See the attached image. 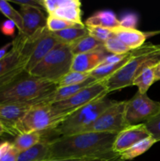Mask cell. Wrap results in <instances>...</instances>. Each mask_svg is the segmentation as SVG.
<instances>
[{"instance_id": "obj_12", "label": "cell", "mask_w": 160, "mask_h": 161, "mask_svg": "<svg viewBox=\"0 0 160 161\" xmlns=\"http://www.w3.org/2000/svg\"><path fill=\"white\" fill-rule=\"evenodd\" d=\"M150 136L144 124L128 126L116 135L112 146L113 153L117 155Z\"/></svg>"}, {"instance_id": "obj_9", "label": "cell", "mask_w": 160, "mask_h": 161, "mask_svg": "<svg viewBox=\"0 0 160 161\" xmlns=\"http://www.w3.org/2000/svg\"><path fill=\"white\" fill-rule=\"evenodd\" d=\"M160 113V102L151 99L147 94L137 91L126 101L125 121L128 126L144 124Z\"/></svg>"}, {"instance_id": "obj_1", "label": "cell", "mask_w": 160, "mask_h": 161, "mask_svg": "<svg viewBox=\"0 0 160 161\" xmlns=\"http://www.w3.org/2000/svg\"><path fill=\"white\" fill-rule=\"evenodd\" d=\"M116 135L83 132L49 142L50 159H104L119 161L112 151Z\"/></svg>"}, {"instance_id": "obj_38", "label": "cell", "mask_w": 160, "mask_h": 161, "mask_svg": "<svg viewBox=\"0 0 160 161\" xmlns=\"http://www.w3.org/2000/svg\"><path fill=\"white\" fill-rule=\"evenodd\" d=\"M12 46V42H8V43L5 44L3 47H2L1 48H0V60L3 59V58L7 54V53L9 51V49H11Z\"/></svg>"}, {"instance_id": "obj_40", "label": "cell", "mask_w": 160, "mask_h": 161, "mask_svg": "<svg viewBox=\"0 0 160 161\" xmlns=\"http://www.w3.org/2000/svg\"><path fill=\"white\" fill-rule=\"evenodd\" d=\"M155 82L160 80V62L155 67Z\"/></svg>"}, {"instance_id": "obj_34", "label": "cell", "mask_w": 160, "mask_h": 161, "mask_svg": "<svg viewBox=\"0 0 160 161\" xmlns=\"http://www.w3.org/2000/svg\"><path fill=\"white\" fill-rule=\"evenodd\" d=\"M138 18L137 16L134 14H129L124 16L119 20V26L125 28H130V29H136L137 25Z\"/></svg>"}, {"instance_id": "obj_8", "label": "cell", "mask_w": 160, "mask_h": 161, "mask_svg": "<svg viewBox=\"0 0 160 161\" xmlns=\"http://www.w3.org/2000/svg\"><path fill=\"white\" fill-rule=\"evenodd\" d=\"M126 101L115 102L107 108L84 132L115 134L128 127L125 121Z\"/></svg>"}, {"instance_id": "obj_2", "label": "cell", "mask_w": 160, "mask_h": 161, "mask_svg": "<svg viewBox=\"0 0 160 161\" xmlns=\"http://www.w3.org/2000/svg\"><path fill=\"white\" fill-rule=\"evenodd\" d=\"M23 64L0 77V104L37 105L58 87L56 83L33 76Z\"/></svg>"}, {"instance_id": "obj_18", "label": "cell", "mask_w": 160, "mask_h": 161, "mask_svg": "<svg viewBox=\"0 0 160 161\" xmlns=\"http://www.w3.org/2000/svg\"><path fill=\"white\" fill-rule=\"evenodd\" d=\"M96 80L93 77H89L86 81L83 82V83H79V84L75 85H71V86H61V87H57L51 94L47 96L42 101L41 103L43 104H53L56 103V102H61V101L66 100V99L69 98V97H72L84 89L86 86H89V85L93 84L95 83Z\"/></svg>"}, {"instance_id": "obj_21", "label": "cell", "mask_w": 160, "mask_h": 161, "mask_svg": "<svg viewBox=\"0 0 160 161\" xmlns=\"http://www.w3.org/2000/svg\"><path fill=\"white\" fill-rule=\"evenodd\" d=\"M135 54V50H131L126 54L125 58L120 62H118L116 64H100V66L89 72V75L95 79L97 81H101V80H106L111 75H114L116 72L119 70L121 68L123 67L130 59Z\"/></svg>"}, {"instance_id": "obj_16", "label": "cell", "mask_w": 160, "mask_h": 161, "mask_svg": "<svg viewBox=\"0 0 160 161\" xmlns=\"http://www.w3.org/2000/svg\"><path fill=\"white\" fill-rule=\"evenodd\" d=\"M108 54V52L102 49L74 56L71 71L89 74L101 64Z\"/></svg>"}, {"instance_id": "obj_7", "label": "cell", "mask_w": 160, "mask_h": 161, "mask_svg": "<svg viewBox=\"0 0 160 161\" xmlns=\"http://www.w3.org/2000/svg\"><path fill=\"white\" fill-rule=\"evenodd\" d=\"M108 93L104 80L96 81L72 97L50 105L57 114L67 117L78 108L104 98Z\"/></svg>"}, {"instance_id": "obj_6", "label": "cell", "mask_w": 160, "mask_h": 161, "mask_svg": "<svg viewBox=\"0 0 160 161\" xmlns=\"http://www.w3.org/2000/svg\"><path fill=\"white\" fill-rule=\"evenodd\" d=\"M65 118L57 114L50 104H37L27 112L17 126L16 136L25 132L51 131Z\"/></svg>"}, {"instance_id": "obj_15", "label": "cell", "mask_w": 160, "mask_h": 161, "mask_svg": "<svg viewBox=\"0 0 160 161\" xmlns=\"http://www.w3.org/2000/svg\"><path fill=\"white\" fill-rule=\"evenodd\" d=\"M20 14L23 19V31L20 34L31 37L46 27V17L42 9L31 6H20Z\"/></svg>"}, {"instance_id": "obj_13", "label": "cell", "mask_w": 160, "mask_h": 161, "mask_svg": "<svg viewBox=\"0 0 160 161\" xmlns=\"http://www.w3.org/2000/svg\"><path fill=\"white\" fill-rule=\"evenodd\" d=\"M25 41L26 37L20 33L12 41L13 46L9 51L0 60V77L19 66L27 64L29 58L23 52Z\"/></svg>"}, {"instance_id": "obj_37", "label": "cell", "mask_w": 160, "mask_h": 161, "mask_svg": "<svg viewBox=\"0 0 160 161\" xmlns=\"http://www.w3.org/2000/svg\"><path fill=\"white\" fill-rule=\"evenodd\" d=\"M127 53L125 54H122V55H118V54H108L106 56V58L104 59L103 62L101 63V64H116L118 62H120L122 61L124 58H125Z\"/></svg>"}, {"instance_id": "obj_25", "label": "cell", "mask_w": 160, "mask_h": 161, "mask_svg": "<svg viewBox=\"0 0 160 161\" xmlns=\"http://www.w3.org/2000/svg\"><path fill=\"white\" fill-rule=\"evenodd\" d=\"M52 34L61 43L70 45L72 42L88 35V31L84 25V26L73 27L62 31L52 32Z\"/></svg>"}, {"instance_id": "obj_42", "label": "cell", "mask_w": 160, "mask_h": 161, "mask_svg": "<svg viewBox=\"0 0 160 161\" xmlns=\"http://www.w3.org/2000/svg\"><path fill=\"white\" fill-rule=\"evenodd\" d=\"M87 161H111V160H104V159H95V160H89Z\"/></svg>"}, {"instance_id": "obj_32", "label": "cell", "mask_w": 160, "mask_h": 161, "mask_svg": "<svg viewBox=\"0 0 160 161\" xmlns=\"http://www.w3.org/2000/svg\"><path fill=\"white\" fill-rule=\"evenodd\" d=\"M88 35L101 42H104L108 39L113 36L111 30L98 26H86Z\"/></svg>"}, {"instance_id": "obj_41", "label": "cell", "mask_w": 160, "mask_h": 161, "mask_svg": "<svg viewBox=\"0 0 160 161\" xmlns=\"http://www.w3.org/2000/svg\"><path fill=\"white\" fill-rule=\"evenodd\" d=\"M5 133H6V129H5V127H3V124L0 123V136H2L3 135H4Z\"/></svg>"}, {"instance_id": "obj_10", "label": "cell", "mask_w": 160, "mask_h": 161, "mask_svg": "<svg viewBox=\"0 0 160 161\" xmlns=\"http://www.w3.org/2000/svg\"><path fill=\"white\" fill-rule=\"evenodd\" d=\"M48 15H53L72 23L84 25L82 20L81 2L78 0H40Z\"/></svg>"}, {"instance_id": "obj_14", "label": "cell", "mask_w": 160, "mask_h": 161, "mask_svg": "<svg viewBox=\"0 0 160 161\" xmlns=\"http://www.w3.org/2000/svg\"><path fill=\"white\" fill-rule=\"evenodd\" d=\"M35 105L31 104H0V123L7 134L16 136V128L27 112Z\"/></svg>"}, {"instance_id": "obj_17", "label": "cell", "mask_w": 160, "mask_h": 161, "mask_svg": "<svg viewBox=\"0 0 160 161\" xmlns=\"http://www.w3.org/2000/svg\"><path fill=\"white\" fill-rule=\"evenodd\" d=\"M111 31L119 40L122 41L131 50L142 47L147 37V33L137 30L136 28L130 29L119 26Z\"/></svg>"}, {"instance_id": "obj_11", "label": "cell", "mask_w": 160, "mask_h": 161, "mask_svg": "<svg viewBox=\"0 0 160 161\" xmlns=\"http://www.w3.org/2000/svg\"><path fill=\"white\" fill-rule=\"evenodd\" d=\"M61 42L53 36L45 27L36 34L32 45L31 54L26 64L25 69L29 72L35 67L53 48Z\"/></svg>"}, {"instance_id": "obj_22", "label": "cell", "mask_w": 160, "mask_h": 161, "mask_svg": "<svg viewBox=\"0 0 160 161\" xmlns=\"http://www.w3.org/2000/svg\"><path fill=\"white\" fill-rule=\"evenodd\" d=\"M69 46L73 56L104 49L103 42L97 40L89 35H86V36L72 42Z\"/></svg>"}, {"instance_id": "obj_26", "label": "cell", "mask_w": 160, "mask_h": 161, "mask_svg": "<svg viewBox=\"0 0 160 161\" xmlns=\"http://www.w3.org/2000/svg\"><path fill=\"white\" fill-rule=\"evenodd\" d=\"M155 67L144 69L133 80V86H137V91L141 94H147L149 88L155 82Z\"/></svg>"}, {"instance_id": "obj_27", "label": "cell", "mask_w": 160, "mask_h": 161, "mask_svg": "<svg viewBox=\"0 0 160 161\" xmlns=\"http://www.w3.org/2000/svg\"><path fill=\"white\" fill-rule=\"evenodd\" d=\"M0 12L8 18V20H12L16 25L18 29V33H22L23 31V19L20 12L16 10L9 2L5 0H0Z\"/></svg>"}, {"instance_id": "obj_24", "label": "cell", "mask_w": 160, "mask_h": 161, "mask_svg": "<svg viewBox=\"0 0 160 161\" xmlns=\"http://www.w3.org/2000/svg\"><path fill=\"white\" fill-rule=\"evenodd\" d=\"M44 132H25L15 136L13 144L19 152H23L42 141Z\"/></svg>"}, {"instance_id": "obj_39", "label": "cell", "mask_w": 160, "mask_h": 161, "mask_svg": "<svg viewBox=\"0 0 160 161\" xmlns=\"http://www.w3.org/2000/svg\"><path fill=\"white\" fill-rule=\"evenodd\" d=\"M89 160L92 159H49L44 161H87Z\"/></svg>"}, {"instance_id": "obj_29", "label": "cell", "mask_w": 160, "mask_h": 161, "mask_svg": "<svg viewBox=\"0 0 160 161\" xmlns=\"http://www.w3.org/2000/svg\"><path fill=\"white\" fill-rule=\"evenodd\" d=\"M104 48L110 54L122 55L131 51L127 46L119 40L114 34L104 42Z\"/></svg>"}, {"instance_id": "obj_23", "label": "cell", "mask_w": 160, "mask_h": 161, "mask_svg": "<svg viewBox=\"0 0 160 161\" xmlns=\"http://www.w3.org/2000/svg\"><path fill=\"white\" fill-rule=\"evenodd\" d=\"M156 140L152 136L136 143L132 146L129 149H125L123 152L117 154L118 160L119 161H125L131 160L139 156L142 155L143 153L147 152L155 143H156Z\"/></svg>"}, {"instance_id": "obj_36", "label": "cell", "mask_w": 160, "mask_h": 161, "mask_svg": "<svg viewBox=\"0 0 160 161\" xmlns=\"http://www.w3.org/2000/svg\"><path fill=\"white\" fill-rule=\"evenodd\" d=\"M12 3L19 5L20 6H31V7L38 8V9H43L42 5H41L40 0H12Z\"/></svg>"}, {"instance_id": "obj_3", "label": "cell", "mask_w": 160, "mask_h": 161, "mask_svg": "<svg viewBox=\"0 0 160 161\" xmlns=\"http://www.w3.org/2000/svg\"><path fill=\"white\" fill-rule=\"evenodd\" d=\"M160 62V45L144 43L135 50L133 58L114 75L104 80L108 92L133 86L136 76L148 67H155Z\"/></svg>"}, {"instance_id": "obj_20", "label": "cell", "mask_w": 160, "mask_h": 161, "mask_svg": "<svg viewBox=\"0 0 160 161\" xmlns=\"http://www.w3.org/2000/svg\"><path fill=\"white\" fill-rule=\"evenodd\" d=\"M45 139L19 153L17 161H44L50 159V145Z\"/></svg>"}, {"instance_id": "obj_28", "label": "cell", "mask_w": 160, "mask_h": 161, "mask_svg": "<svg viewBox=\"0 0 160 161\" xmlns=\"http://www.w3.org/2000/svg\"><path fill=\"white\" fill-rule=\"evenodd\" d=\"M90 77L89 73H83V72L70 71L66 75L61 77L56 83L58 87L61 86H71V85L79 84L86 81Z\"/></svg>"}, {"instance_id": "obj_5", "label": "cell", "mask_w": 160, "mask_h": 161, "mask_svg": "<svg viewBox=\"0 0 160 161\" xmlns=\"http://www.w3.org/2000/svg\"><path fill=\"white\" fill-rule=\"evenodd\" d=\"M73 57L70 46L59 43L29 73L33 76L56 83L71 71Z\"/></svg>"}, {"instance_id": "obj_35", "label": "cell", "mask_w": 160, "mask_h": 161, "mask_svg": "<svg viewBox=\"0 0 160 161\" xmlns=\"http://www.w3.org/2000/svg\"><path fill=\"white\" fill-rule=\"evenodd\" d=\"M16 25L10 20H4L0 25V31L3 35L7 36H13L15 33Z\"/></svg>"}, {"instance_id": "obj_4", "label": "cell", "mask_w": 160, "mask_h": 161, "mask_svg": "<svg viewBox=\"0 0 160 161\" xmlns=\"http://www.w3.org/2000/svg\"><path fill=\"white\" fill-rule=\"evenodd\" d=\"M114 102L105 97L82 107L67 116L51 132L58 137L83 133Z\"/></svg>"}, {"instance_id": "obj_33", "label": "cell", "mask_w": 160, "mask_h": 161, "mask_svg": "<svg viewBox=\"0 0 160 161\" xmlns=\"http://www.w3.org/2000/svg\"><path fill=\"white\" fill-rule=\"evenodd\" d=\"M147 130L152 138H155L156 142L160 141V113L154 116L147 122L144 123Z\"/></svg>"}, {"instance_id": "obj_30", "label": "cell", "mask_w": 160, "mask_h": 161, "mask_svg": "<svg viewBox=\"0 0 160 161\" xmlns=\"http://www.w3.org/2000/svg\"><path fill=\"white\" fill-rule=\"evenodd\" d=\"M84 25L72 23V22H69L67 20L53 15H48L46 17V28L50 32H56V31H62V30L67 29V28L84 26Z\"/></svg>"}, {"instance_id": "obj_31", "label": "cell", "mask_w": 160, "mask_h": 161, "mask_svg": "<svg viewBox=\"0 0 160 161\" xmlns=\"http://www.w3.org/2000/svg\"><path fill=\"white\" fill-rule=\"evenodd\" d=\"M20 152L13 142L3 141L0 142V161H17Z\"/></svg>"}, {"instance_id": "obj_19", "label": "cell", "mask_w": 160, "mask_h": 161, "mask_svg": "<svg viewBox=\"0 0 160 161\" xmlns=\"http://www.w3.org/2000/svg\"><path fill=\"white\" fill-rule=\"evenodd\" d=\"M85 26H98L112 30L119 26V20L111 10L97 11L86 19Z\"/></svg>"}]
</instances>
